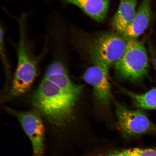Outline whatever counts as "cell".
<instances>
[{
	"label": "cell",
	"instance_id": "cell-1",
	"mask_svg": "<svg viewBox=\"0 0 156 156\" xmlns=\"http://www.w3.org/2000/svg\"><path fill=\"white\" fill-rule=\"evenodd\" d=\"M19 38L16 47L17 66L10 95L16 97L30 90L37 74L39 58L33 53L28 38L27 15L23 13L17 19Z\"/></svg>",
	"mask_w": 156,
	"mask_h": 156
},
{
	"label": "cell",
	"instance_id": "cell-2",
	"mask_svg": "<svg viewBox=\"0 0 156 156\" xmlns=\"http://www.w3.org/2000/svg\"><path fill=\"white\" fill-rule=\"evenodd\" d=\"M128 40L115 32H104L83 42L94 65L102 68L107 74L112 64L123 54Z\"/></svg>",
	"mask_w": 156,
	"mask_h": 156
},
{
	"label": "cell",
	"instance_id": "cell-3",
	"mask_svg": "<svg viewBox=\"0 0 156 156\" xmlns=\"http://www.w3.org/2000/svg\"><path fill=\"white\" fill-rule=\"evenodd\" d=\"M116 73L125 80L137 82L147 75L149 59L144 43L128 40L123 54L114 64Z\"/></svg>",
	"mask_w": 156,
	"mask_h": 156
},
{
	"label": "cell",
	"instance_id": "cell-4",
	"mask_svg": "<svg viewBox=\"0 0 156 156\" xmlns=\"http://www.w3.org/2000/svg\"><path fill=\"white\" fill-rule=\"evenodd\" d=\"M117 118L116 127L126 140L145 134L156 136V124L142 111L130 110L120 103H115Z\"/></svg>",
	"mask_w": 156,
	"mask_h": 156
},
{
	"label": "cell",
	"instance_id": "cell-5",
	"mask_svg": "<svg viewBox=\"0 0 156 156\" xmlns=\"http://www.w3.org/2000/svg\"><path fill=\"white\" fill-rule=\"evenodd\" d=\"M8 112L18 120L32 146L31 156H46L47 142L45 128L38 112H23L7 108Z\"/></svg>",
	"mask_w": 156,
	"mask_h": 156
},
{
	"label": "cell",
	"instance_id": "cell-6",
	"mask_svg": "<svg viewBox=\"0 0 156 156\" xmlns=\"http://www.w3.org/2000/svg\"><path fill=\"white\" fill-rule=\"evenodd\" d=\"M54 58L46 70L44 79L55 84L64 91L80 96L83 86L72 81L62 58Z\"/></svg>",
	"mask_w": 156,
	"mask_h": 156
},
{
	"label": "cell",
	"instance_id": "cell-7",
	"mask_svg": "<svg viewBox=\"0 0 156 156\" xmlns=\"http://www.w3.org/2000/svg\"><path fill=\"white\" fill-rule=\"evenodd\" d=\"M108 77L104 70L95 65L88 68L83 75L86 82L92 87L97 100L104 106L109 104L112 97Z\"/></svg>",
	"mask_w": 156,
	"mask_h": 156
},
{
	"label": "cell",
	"instance_id": "cell-8",
	"mask_svg": "<svg viewBox=\"0 0 156 156\" xmlns=\"http://www.w3.org/2000/svg\"><path fill=\"white\" fill-rule=\"evenodd\" d=\"M151 1L142 0L131 24L122 35L126 40H136L147 29L151 19Z\"/></svg>",
	"mask_w": 156,
	"mask_h": 156
},
{
	"label": "cell",
	"instance_id": "cell-9",
	"mask_svg": "<svg viewBox=\"0 0 156 156\" xmlns=\"http://www.w3.org/2000/svg\"><path fill=\"white\" fill-rule=\"evenodd\" d=\"M137 0H121L118 10L113 16L112 26L115 32L122 35L131 24L136 12Z\"/></svg>",
	"mask_w": 156,
	"mask_h": 156
},
{
	"label": "cell",
	"instance_id": "cell-10",
	"mask_svg": "<svg viewBox=\"0 0 156 156\" xmlns=\"http://www.w3.org/2000/svg\"><path fill=\"white\" fill-rule=\"evenodd\" d=\"M64 3L76 6L94 20L101 22L106 19L110 0H61Z\"/></svg>",
	"mask_w": 156,
	"mask_h": 156
},
{
	"label": "cell",
	"instance_id": "cell-11",
	"mask_svg": "<svg viewBox=\"0 0 156 156\" xmlns=\"http://www.w3.org/2000/svg\"><path fill=\"white\" fill-rule=\"evenodd\" d=\"M125 93L132 99L136 107L145 110H156V88L142 94L127 90Z\"/></svg>",
	"mask_w": 156,
	"mask_h": 156
},
{
	"label": "cell",
	"instance_id": "cell-12",
	"mask_svg": "<svg viewBox=\"0 0 156 156\" xmlns=\"http://www.w3.org/2000/svg\"><path fill=\"white\" fill-rule=\"evenodd\" d=\"M151 60L152 63L156 71V55L154 53L153 51H151Z\"/></svg>",
	"mask_w": 156,
	"mask_h": 156
},
{
	"label": "cell",
	"instance_id": "cell-13",
	"mask_svg": "<svg viewBox=\"0 0 156 156\" xmlns=\"http://www.w3.org/2000/svg\"><path fill=\"white\" fill-rule=\"evenodd\" d=\"M123 1H130V0H123Z\"/></svg>",
	"mask_w": 156,
	"mask_h": 156
}]
</instances>
